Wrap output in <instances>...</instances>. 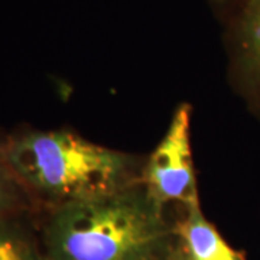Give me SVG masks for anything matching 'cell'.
Listing matches in <instances>:
<instances>
[{
	"instance_id": "8992f818",
	"label": "cell",
	"mask_w": 260,
	"mask_h": 260,
	"mask_svg": "<svg viewBox=\"0 0 260 260\" xmlns=\"http://www.w3.org/2000/svg\"><path fill=\"white\" fill-rule=\"evenodd\" d=\"M243 56L260 78V0H247L240 23Z\"/></svg>"
},
{
	"instance_id": "277c9868",
	"label": "cell",
	"mask_w": 260,
	"mask_h": 260,
	"mask_svg": "<svg viewBox=\"0 0 260 260\" xmlns=\"http://www.w3.org/2000/svg\"><path fill=\"white\" fill-rule=\"evenodd\" d=\"M175 233L186 260H243L205 218L200 204L185 208V217Z\"/></svg>"
},
{
	"instance_id": "5b68a950",
	"label": "cell",
	"mask_w": 260,
	"mask_h": 260,
	"mask_svg": "<svg viewBox=\"0 0 260 260\" xmlns=\"http://www.w3.org/2000/svg\"><path fill=\"white\" fill-rule=\"evenodd\" d=\"M0 260H45L28 233L9 215L0 217Z\"/></svg>"
},
{
	"instance_id": "7a4b0ae2",
	"label": "cell",
	"mask_w": 260,
	"mask_h": 260,
	"mask_svg": "<svg viewBox=\"0 0 260 260\" xmlns=\"http://www.w3.org/2000/svg\"><path fill=\"white\" fill-rule=\"evenodd\" d=\"M3 156L20 184L59 204L133 185L129 156L67 130L25 133L10 140Z\"/></svg>"
},
{
	"instance_id": "3957f363",
	"label": "cell",
	"mask_w": 260,
	"mask_h": 260,
	"mask_svg": "<svg viewBox=\"0 0 260 260\" xmlns=\"http://www.w3.org/2000/svg\"><path fill=\"white\" fill-rule=\"evenodd\" d=\"M189 132L191 106L181 104L145 168L142 185L162 210L171 203L182 204L185 208L200 204Z\"/></svg>"
},
{
	"instance_id": "6da1fadb",
	"label": "cell",
	"mask_w": 260,
	"mask_h": 260,
	"mask_svg": "<svg viewBox=\"0 0 260 260\" xmlns=\"http://www.w3.org/2000/svg\"><path fill=\"white\" fill-rule=\"evenodd\" d=\"M175 234L143 185L58 204L44 232L45 260H169Z\"/></svg>"
},
{
	"instance_id": "52a82bcc",
	"label": "cell",
	"mask_w": 260,
	"mask_h": 260,
	"mask_svg": "<svg viewBox=\"0 0 260 260\" xmlns=\"http://www.w3.org/2000/svg\"><path fill=\"white\" fill-rule=\"evenodd\" d=\"M18 178L12 172L3 152H0V217H8L22 201Z\"/></svg>"
},
{
	"instance_id": "ba28073f",
	"label": "cell",
	"mask_w": 260,
	"mask_h": 260,
	"mask_svg": "<svg viewBox=\"0 0 260 260\" xmlns=\"http://www.w3.org/2000/svg\"><path fill=\"white\" fill-rule=\"evenodd\" d=\"M169 260H186L185 256H184V253L179 249V246H178L177 249H175V251L172 253V256H171V259Z\"/></svg>"
}]
</instances>
